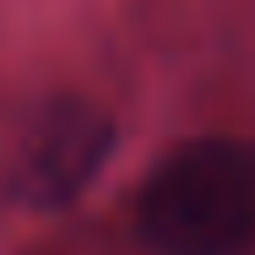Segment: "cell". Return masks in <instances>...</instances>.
<instances>
[{
  "mask_svg": "<svg viewBox=\"0 0 255 255\" xmlns=\"http://www.w3.org/2000/svg\"><path fill=\"white\" fill-rule=\"evenodd\" d=\"M136 234L152 255H250L255 157L217 136L174 147L141 185Z\"/></svg>",
  "mask_w": 255,
  "mask_h": 255,
  "instance_id": "cell-1",
  "label": "cell"
},
{
  "mask_svg": "<svg viewBox=\"0 0 255 255\" xmlns=\"http://www.w3.org/2000/svg\"><path fill=\"white\" fill-rule=\"evenodd\" d=\"M109 152H114V120L98 103H82V98L54 103L22 147V196L38 206L76 201L98 179Z\"/></svg>",
  "mask_w": 255,
  "mask_h": 255,
  "instance_id": "cell-2",
  "label": "cell"
}]
</instances>
